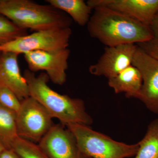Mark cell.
<instances>
[{"label": "cell", "mask_w": 158, "mask_h": 158, "mask_svg": "<svg viewBox=\"0 0 158 158\" xmlns=\"http://www.w3.org/2000/svg\"><path fill=\"white\" fill-rule=\"evenodd\" d=\"M87 24L89 35L106 47L139 44L154 38L150 27L105 7L94 9Z\"/></svg>", "instance_id": "obj_1"}, {"label": "cell", "mask_w": 158, "mask_h": 158, "mask_svg": "<svg viewBox=\"0 0 158 158\" xmlns=\"http://www.w3.org/2000/svg\"><path fill=\"white\" fill-rule=\"evenodd\" d=\"M23 77L27 84L30 96L64 126L77 124L89 126L93 123L85 109L84 101L60 94L51 89L48 85L50 79L45 73L36 76L34 73L26 69Z\"/></svg>", "instance_id": "obj_2"}, {"label": "cell", "mask_w": 158, "mask_h": 158, "mask_svg": "<svg viewBox=\"0 0 158 158\" xmlns=\"http://www.w3.org/2000/svg\"><path fill=\"white\" fill-rule=\"evenodd\" d=\"M0 14L20 28L36 31L70 27L72 19L50 5L30 0H0Z\"/></svg>", "instance_id": "obj_3"}, {"label": "cell", "mask_w": 158, "mask_h": 158, "mask_svg": "<svg viewBox=\"0 0 158 158\" xmlns=\"http://www.w3.org/2000/svg\"><path fill=\"white\" fill-rule=\"evenodd\" d=\"M76 140L80 151L87 158H127L135 156L138 143L127 144L115 141L94 131L89 126L71 124L66 126Z\"/></svg>", "instance_id": "obj_4"}, {"label": "cell", "mask_w": 158, "mask_h": 158, "mask_svg": "<svg viewBox=\"0 0 158 158\" xmlns=\"http://www.w3.org/2000/svg\"><path fill=\"white\" fill-rule=\"evenodd\" d=\"M72 34L70 27L36 31L1 46L0 52H11L19 55L32 51H52L67 48Z\"/></svg>", "instance_id": "obj_5"}, {"label": "cell", "mask_w": 158, "mask_h": 158, "mask_svg": "<svg viewBox=\"0 0 158 158\" xmlns=\"http://www.w3.org/2000/svg\"><path fill=\"white\" fill-rule=\"evenodd\" d=\"M52 117L45 108L30 96L21 101L16 113L19 137L39 142L53 126Z\"/></svg>", "instance_id": "obj_6"}, {"label": "cell", "mask_w": 158, "mask_h": 158, "mask_svg": "<svg viewBox=\"0 0 158 158\" xmlns=\"http://www.w3.org/2000/svg\"><path fill=\"white\" fill-rule=\"evenodd\" d=\"M70 53L67 48L56 51H32L23 55L29 70L34 73L44 71L54 84L61 85L66 82Z\"/></svg>", "instance_id": "obj_7"}, {"label": "cell", "mask_w": 158, "mask_h": 158, "mask_svg": "<svg viewBox=\"0 0 158 158\" xmlns=\"http://www.w3.org/2000/svg\"><path fill=\"white\" fill-rule=\"evenodd\" d=\"M132 65L138 69L142 77L138 99L151 112L158 114V60L137 46Z\"/></svg>", "instance_id": "obj_8"}, {"label": "cell", "mask_w": 158, "mask_h": 158, "mask_svg": "<svg viewBox=\"0 0 158 158\" xmlns=\"http://www.w3.org/2000/svg\"><path fill=\"white\" fill-rule=\"evenodd\" d=\"M38 145L48 158H87L80 151L73 134L62 124L53 125Z\"/></svg>", "instance_id": "obj_9"}, {"label": "cell", "mask_w": 158, "mask_h": 158, "mask_svg": "<svg viewBox=\"0 0 158 158\" xmlns=\"http://www.w3.org/2000/svg\"><path fill=\"white\" fill-rule=\"evenodd\" d=\"M137 48L135 44L106 47L98 62L89 67V72L96 76L106 77L108 80L114 77L132 65Z\"/></svg>", "instance_id": "obj_10"}, {"label": "cell", "mask_w": 158, "mask_h": 158, "mask_svg": "<svg viewBox=\"0 0 158 158\" xmlns=\"http://www.w3.org/2000/svg\"><path fill=\"white\" fill-rule=\"evenodd\" d=\"M92 9L105 7L150 26L158 11V0H89Z\"/></svg>", "instance_id": "obj_11"}, {"label": "cell", "mask_w": 158, "mask_h": 158, "mask_svg": "<svg viewBox=\"0 0 158 158\" xmlns=\"http://www.w3.org/2000/svg\"><path fill=\"white\" fill-rule=\"evenodd\" d=\"M18 55L11 52H0V84L10 89L21 101L30 97L29 88L22 75Z\"/></svg>", "instance_id": "obj_12"}, {"label": "cell", "mask_w": 158, "mask_h": 158, "mask_svg": "<svg viewBox=\"0 0 158 158\" xmlns=\"http://www.w3.org/2000/svg\"><path fill=\"white\" fill-rule=\"evenodd\" d=\"M108 85L116 94L124 93L126 97L138 99L142 88V77L138 69L131 65L109 79Z\"/></svg>", "instance_id": "obj_13"}, {"label": "cell", "mask_w": 158, "mask_h": 158, "mask_svg": "<svg viewBox=\"0 0 158 158\" xmlns=\"http://www.w3.org/2000/svg\"><path fill=\"white\" fill-rule=\"evenodd\" d=\"M48 5L65 12L81 26L86 25L91 17L92 9L83 0H47Z\"/></svg>", "instance_id": "obj_14"}, {"label": "cell", "mask_w": 158, "mask_h": 158, "mask_svg": "<svg viewBox=\"0 0 158 158\" xmlns=\"http://www.w3.org/2000/svg\"><path fill=\"white\" fill-rule=\"evenodd\" d=\"M18 137L16 113L0 105V141L6 149H11Z\"/></svg>", "instance_id": "obj_15"}, {"label": "cell", "mask_w": 158, "mask_h": 158, "mask_svg": "<svg viewBox=\"0 0 158 158\" xmlns=\"http://www.w3.org/2000/svg\"><path fill=\"white\" fill-rule=\"evenodd\" d=\"M135 158H158V118L150 123Z\"/></svg>", "instance_id": "obj_16"}, {"label": "cell", "mask_w": 158, "mask_h": 158, "mask_svg": "<svg viewBox=\"0 0 158 158\" xmlns=\"http://www.w3.org/2000/svg\"><path fill=\"white\" fill-rule=\"evenodd\" d=\"M11 149L21 158H48L38 144L19 137L15 141Z\"/></svg>", "instance_id": "obj_17"}, {"label": "cell", "mask_w": 158, "mask_h": 158, "mask_svg": "<svg viewBox=\"0 0 158 158\" xmlns=\"http://www.w3.org/2000/svg\"><path fill=\"white\" fill-rule=\"evenodd\" d=\"M27 34V30L19 27L0 14V46Z\"/></svg>", "instance_id": "obj_18"}, {"label": "cell", "mask_w": 158, "mask_h": 158, "mask_svg": "<svg viewBox=\"0 0 158 158\" xmlns=\"http://www.w3.org/2000/svg\"><path fill=\"white\" fill-rule=\"evenodd\" d=\"M0 105L17 113L21 106V101L10 89L0 84Z\"/></svg>", "instance_id": "obj_19"}, {"label": "cell", "mask_w": 158, "mask_h": 158, "mask_svg": "<svg viewBox=\"0 0 158 158\" xmlns=\"http://www.w3.org/2000/svg\"><path fill=\"white\" fill-rule=\"evenodd\" d=\"M138 46L148 54L158 60V37L149 41L138 44Z\"/></svg>", "instance_id": "obj_20"}, {"label": "cell", "mask_w": 158, "mask_h": 158, "mask_svg": "<svg viewBox=\"0 0 158 158\" xmlns=\"http://www.w3.org/2000/svg\"><path fill=\"white\" fill-rule=\"evenodd\" d=\"M0 158H21L12 149H6L0 155Z\"/></svg>", "instance_id": "obj_21"}, {"label": "cell", "mask_w": 158, "mask_h": 158, "mask_svg": "<svg viewBox=\"0 0 158 158\" xmlns=\"http://www.w3.org/2000/svg\"><path fill=\"white\" fill-rule=\"evenodd\" d=\"M154 37H158V11L153 19L150 26Z\"/></svg>", "instance_id": "obj_22"}, {"label": "cell", "mask_w": 158, "mask_h": 158, "mask_svg": "<svg viewBox=\"0 0 158 158\" xmlns=\"http://www.w3.org/2000/svg\"><path fill=\"white\" fill-rule=\"evenodd\" d=\"M6 149V148L4 146V144L0 141V155Z\"/></svg>", "instance_id": "obj_23"}]
</instances>
